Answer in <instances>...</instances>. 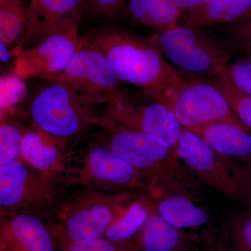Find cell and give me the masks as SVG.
Masks as SVG:
<instances>
[{
    "label": "cell",
    "mask_w": 251,
    "mask_h": 251,
    "mask_svg": "<svg viewBox=\"0 0 251 251\" xmlns=\"http://www.w3.org/2000/svg\"><path fill=\"white\" fill-rule=\"evenodd\" d=\"M106 104L104 115L110 120L156 137L174 150L185 129L171 109L144 95L138 98L122 90Z\"/></svg>",
    "instance_id": "8fae6325"
},
{
    "label": "cell",
    "mask_w": 251,
    "mask_h": 251,
    "mask_svg": "<svg viewBox=\"0 0 251 251\" xmlns=\"http://www.w3.org/2000/svg\"><path fill=\"white\" fill-rule=\"evenodd\" d=\"M46 80L67 86L96 105L106 103L122 91L105 56L83 37L65 70Z\"/></svg>",
    "instance_id": "9c48e42d"
},
{
    "label": "cell",
    "mask_w": 251,
    "mask_h": 251,
    "mask_svg": "<svg viewBox=\"0 0 251 251\" xmlns=\"http://www.w3.org/2000/svg\"><path fill=\"white\" fill-rule=\"evenodd\" d=\"M25 128L13 119H1L0 126V166L21 159V145Z\"/></svg>",
    "instance_id": "d4e9b609"
},
{
    "label": "cell",
    "mask_w": 251,
    "mask_h": 251,
    "mask_svg": "<svg viewBox=\"0 0 251 251\" xmlns=\"http://www.w3.org/2000/svg\"><path fill=\"white\" fill-rule=\"evenodd\" d=\"M238 163L237 202L251 211V158Z\"/></svg>",
    "instance_id": "f546056e"
},
{
    "label": "cell",
    "mask_w": 251,
    "mask_h": 251,
    "mask_svg": "<svg viewBox=\"0 0 251 251\" xmlns=\"http://www.w3.org/2000/svg\"><path fill=\"white\" fill-rule=\"evenodd\" d=\"M1 119L10 116L27 94L24 79L14 74L1 77L0 82Z\"/></svg>",
    "instance_id": "484cf974"
},
{
    "label": "cell",
    "mask_w": 251,
    "mask_h": 251,
    "mask_svg": "<svg viewBox=\"0 0 251 251\" xmlns=\"http://www.w3.org/2000/svg\"><path fill=\"white\" fill-rule=\"evenodd\" d=\"M220 154L238 161L251 158V133L227 122H213L189 129Z\"/></svg>",
    "instance_id": "ac0fdd59"
},
{
    "label": "cell",
    "mask_w": 251,
    "mask_h": 251,
    "mask_svg": "<svg viewBox=\"0 0 251 251\" xmlns=\"http://www.w3.org/2000/svg\"><path fill=\"white\" fill-rule=\"evenodd\" d=\"M5 217V216H4ZM1 222V250L57 251L50 226L41 216L28 212L7 213Z\"/></svg>",
    "instance_id": "9a60e30c"
},
{
    "label": "cell",
    "mask_w": 251,
    "mask_h": 251,
    "mask_svg": "<svg viewBox=\"0 0 251 251\" xmlns=\"http://www.w3.org/2000/svg\"><path fill=\"white\" fill-rule=\"evenodd\" d=\"M126 192L86 188L61 203L51 230L56 242H75L101 237L126 211L133 200Z\"/></svg>",
    "instance_id": "3957f363"
},
{
    "label": "cell",
    "mask_w": 251,
    "mask_h": 251,
    "mask_svg": "<svg viewBox=\"0 0 251 251\" xmlns=\"http://www.w3.org/2000/svg\"><path fill=\"white\" fill-rule=\"evenodd\" d=\"M165 59L188 73L214 76L222 74L232 57L230 47L199 27L175 24L148 39Z\"/></svg>",
    "instance_id": "277c9868"
},
{
    "label": "cell",
    "mask_w": 251,
    "mask_h": 251,
    "mask_svg": "<svg viewBox=\"0 0 251 251\" xmlns=\"http://www.w3.org/2000/svg\"><path fill=\"white\" fill-rule=\"evenodd\" d=\"M130 242L144 251H198L204 245L201 236L177 228L163 219L153 202L148 219Z\"/></svg>",
    "instance_id": "e0dca14e"
},
{
    "label": "cell",
    "mask_w": 251,
    "mask_h": 251,
    "mask_svg": "<svg viewBox=\"0 0 251 251\" xmlns=\"http://www.w3.org/2000/svg\"><path fill=\"white\" fill-rule=\"evenodd\" d=\"M127 10L135 23L158 30L177 24L183 17L175 0H128Z\"/></svg>",
    "instance_id": "ffe728a7"
},
{
    "label": "cell",
    "mask_w": 251,
    "mask_h": 251,
    "mask_svg": "<svg viewBox=\"0 0 251 251\" xmlns=\"http://www.w3.org/2000/svg\"><path fill=\"white\" fill-rule=\"evenodd\" d=\"M162 103L187 129L213 122H227L251 133V128L234 115L224 96L208 81H186Z\"/></svg>",
    "instance_id": "30bf717a"
},
{
    "label": "cell",
    "mask_w": 251,
    "mask_h": 251,
    "mask_svg": "<svg viewBox=\"0 0 251 251\" xmlns=\"http://www.w3.org/2000/svg\"><path fill=\"white\" fill-rule=\"evenodd\" d=\"M68 140L36 127L25 128L21 145V158L57 181L67 165L69 155Z\"/></svg>",
    "instance_id": "2e32d148"
},
{
    "label": "cell",
    "mask_w": 251,
    "mask_h": 251,
    "mask_svg": "<svg viewBox=\"0 0 251 251\" xmlns=\"http://www.w3.org/2000/svg\"><path fill=\"white\" fill-rule=\"evenodd\" d=\"M58 181L21 159L0 166V206L6 213L41 216L58 209Z\"/></svg>",
    "instance_id": "52a82bcc"
},
{
    "label": "cell",
    "mask_w": 251,
    "mask_h": 251,
    "mask_svg": "<svg viewBox=\"0 0 251 251\" xmlns=\"http://www.w3.org/2000/svg\"><path fill=\"white\" fill-rule=\"evenodd\" d=\"M57 181L111 193L149 188L143 175L105 143L92 145L76 155L69 153Z\"/></svg>",
    "instance_id": "8992f818"
},
{
    "label": "cell",
    "mask_w": 251,
    "mask_h": 251,
    "mask_svg": "<svg viewBox=\"0 0 251 251\" xmlns=\"http://www.w3.org/2000/svg\"><path fill=\"white\" fill-rule=\"evenodd\" d=\"M226 72L229 80L237 88L251 95V58L229 64Z\"/></svg>",
    "instance_id": "83f0119b"
},
{
    "label": "cell",
    "mask_w": 251,
    "mask_h": 251,
    "mask_svg": "<svg viewBox=\"0 0 251 251\" xmlns=\"http://www.w3.org/2000/svg\"><path fill=\"white\" fill-rule=\"evenodd\" d=\"M28 18L26 0H0V39L6 45L19 42Z\"/></svg>",
    "instance_id": "7402d4cb"
},
{
    "label": "cell",
    "mask_w": 251,
    "mask_h": 251,
    "mask_svg": "<svg viewBox=\"0 0 251 251\" xmlns=\"http://www.w3.org/2000/svg\"><path fill=\"white\" fill-rule=\"evenodd\" d=\"M180 159L199 181L238 201V163L220 154L192 130L185 128L175 147Z\"/></svg>",
    "instance_id": "7c38bea8"
},
{
    "label": "cell",
    "mask_w": 251,
    "mask_h": 251,
    "mask_svg": "<svg viewBox=\"0 0 251 251\" xmlns=\"http://www.w3.org/2000/svg\"><path fill=\"white\" fill-rule=\"evenodd\" d=\"M209 82L224 96L237 118L251 129V95L237 88L229 80L226 71Z\"/></svg>",
    "instance_id": "cb8c5ba5"
},
{
    "label": "cell",
    "mask_w": 251,
    "mask_h": 251,
    "mask_svg": "<svg viewBox=\"0 0 251 251\" xmlns=\"http://www.w3.org/2000/svg\"><path fill=\"white\" fill-rule=\"evenodd\" d=\"M203 251H230L222 232L219 230L214 239L206 243Z\"/></svg>",
    "instance_id": "1f68e13d"
},
{
    "label": "cell",
    "mask_w": 251,
    "mask_h": 251,
    "mask_svg": "<svg viewBox=\"0 0 251 251\" xmlns=\"http://www.w3.org/2000/svg\"><path fill=\"white\" fill-rule=\"evenodd\" d=\"M101 127L108 132L105 143L143 175L149 188L176 183L200 185L174 149L163 140L122 125L105 115Z\"/></svg>",
    "instance_id": "7a4b0ae2"
},
{
    "label": "cell",
    "mask_w": 251,
    "mask_h": 251,
    "mask_svg": "<svg viewBox=\"0 0 251 251\" xmlns=\"http://www.w3.org/2000/svg\"><path fill=\"white\" fill-rule=\"evenodd\" d=\"M59 251H144L132 242H117L104 236L75 242L57 243Z\"/></svg>",
    "instance_id": "4316f807"
},
{
    "label": "cell",
    "mask_w": 251,
    "mask_h": 251,
    "mask_svg": "<svg viewBox=\"0 0 251 251\" xmlns=\"http://www.w3.org/2000/svg\"><path fill=\"white\" fill-rule=\"evenodd\" d=\"M220 231L230 251H251V211L230 213L225 218Z\"/></svg>",
    "instance_id": "603a6c76"
},
{
    "label": "cell",
    "mask_w": 251,
    "mask_h": 251,
    "mask_svg": "<svg viewBox=\"0 0 251 251\" xmlns=\"http://www.w3.org/2000/svg\"><path fill=\"white\" fill-rule=\"evenodd\" d=\"M83 38L105 56L120 82L139 87L145 97L162 103L186 82L148 40L110 29Z\"/></svg>",
    "instance_id": "6da1fadb"
},
{
    "label": "cell",
    "mask_w": 251,
    "mask_h": 251,
    "mask_svg": "<svg viewBox=\"0 0 251 251\" xmlns=\"http://www.w3.org/2000/svg\"><path fill=\"white\" fill-rule=\"evenodd\" d=\"M86 0H29L27 26L18 47L29 49L54 33L79 26Z\"/></svg>",
    "instance_id": "5bb4252c"
},
{
    "label": "cell",
    "mask_w": 251,
    "mask_h": 251,
    "mask_svg": "<svg viewBox=\"0 0 251 251\" xmlns=\"http://www.w3.org/2000/svg\"><path fill=\"white\" fill-rule=\"evenodd\" d=\"M226 31L232 44L251 56V16L227 25Z\"/></svg>",
    "instance_id": "f1b7e54d"
},
{
    "label": "cell",
    "mask_w": 251,
    "mask_h": 251,
    "mask_svg": "<svg viewBox=\"0 0 251 251\" xmlns=\"http://www.w3.org/2000/svg\"><path fill=\"white\" fill-rule=\"evenodd\" d=\"M128 0H86V10L96 17L110 18L125 7Z\"/></svg>",
    "instance_id": "4dcf8cb0"
},
{
    "label": "cell",
    "mask_w": 251,
    "mask_h": 251,
    "mask_svg": "<svg viewBox=\"0 0 251 251\" xmlns=\"http://www.w3.org/2000/svg\"><path fill=\"white\" fill-rule=\"evenodd\" d=\"M209 1L210 0H175V4L182 13L183 16L201 7Z\"/></svg>",
    "instance_id": "d6a6232c"
},
{
    "label": "cell",
    "mask_w": 251,
    "mask_h": 251,
    "mask_svg": "<svg viewBox=\"0 0 251 251\" xmlns=\"http://www.w3.org/2000/svg\"><path fill=\"white\" fill-rule=\"evenodd\" d=\"M251 16V0H210L183 16L182 25L201 27L230 25Z\"/></svg>",
    "instance_id": "d6986e66"
},
{
    "label": "cell",
    "mask_w": 251,
    "mask_h": 251,
    "mask_svg": "<svg viewBox=\"0 0 251 251\" xmlns=\"http://www.w3.org/2000/svg\"><path fill=\"white\" fill-rule=\"evenodd\" d=\"M78 27L54 33L29 49L18 46L14 50V74L23 79L46 80L65 70L80 46Z\"/></svg>",
    "instance_id": "4fadbf2b"
},
{
    "label": "cell",
    "mask_w": 251,
    "mask_h": 251,
    "mask_svg": "<svg viewBox=\"0 0 251 251\" xmlns=\"http://www.w3.org/2000/svg\"><path fill=\"white\" fill-rule=\"evenodd\" d=\"M149 196V195H148ZM152 206L148 198L133 200L126 211L110 226L104 237L117 242H130L148 219Z\"/></svg>",
    "instance_id": "44dd1931"
},
{
    "label": "cell",
    "mask_w": 251,
    "mask_h": 251,
    "mask_svg": "<svg viewBox=\"0 0 251 251\" xmlns=\"http://www.w3.org/2000/svg\"><path fill=\"white\" fill-rule=\"evenodd\" d=\"M51 82L38 90L29 102L34 127L69 139L92 126H101L104 115L94 110L95 104L63 84Z\"/></svg>",
    "instance_id": "5b68a950"
},
{
    "label": "cell",
    "mask_w": 251,
    "mask_h": 251,
    "mask_svg": "<svg viewBox=\"0 0 251 251\" xmlns=\"http://www.w3.org/2000/svg\"><path fill=\"white\" fill-rule=\"evenodd\" d=\"M148 191L160 216L177 228L201 236L204 246L217 235L219 229L204 202L200 185L176 183L150 186Z\"/></svg>",
    "instance_id": "ba28073f"
}]
</instances>
